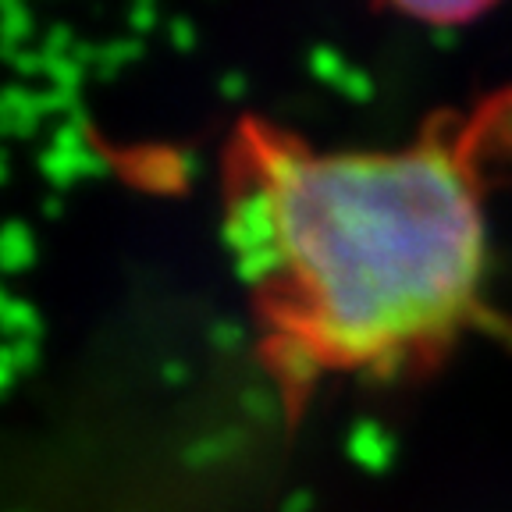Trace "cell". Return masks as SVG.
Segmentation results:
<instances>
[{
	"mask_svg": "<svg viewBox=\"0 0 512 512\" xmlns=\"http://www.w3.org/2000/svg\"><path fill=\"white\" fill-rule=\"evenodd\" d=\"M512 150V93L441 114L399 150L313 153L239 136L221 239L288 374H384L452 345L484 299V178Z\"/></svg>",
	"mask_w": 512,
	"mask_h": 512,
	"instance_id": "6da1fadb",
	"label": "cell"
},
{
	"mask_svg": "<svg viewBox=\"0 0 512 512\" xmlns=\"http://www.w3.org/2000/svg\"><path fill=\"white\" fill-rule=\"evenodd\" d=\"M388 4L406 11L409 18H420V22L459 25V22H470V18L484 15L495 0H388Z\"/></svg>",
	"mask_w": 512,
	"mask_h": 512,
	"instance_id": "7a4b0ae2",
	"label": "cell"
},
{
	"mask_svg": "<svg viewBox=\"0 0 512 512\" xmlns=\"http://www.w3.org/2000/svg\"><path fill=\"white\" fill-rule=\"evenodd\" d=\"M128 175L136 178L139 185H150V189H178L185 182L182 164H178V150H146L132 153L128 157Z\"/></svg>",
	"mask_w": 512,
	"mask_h": 512,
	"instance_id": "3957f363",
	"label": "cell"
},
{
	"mask_svg": "<svg viewBox=\"0 0 512 512\" xmlns=\"http://www.w3.org/2000/svg\"><path fill=\"white\" fill-rule=\"evenodd\" d=\"M79 153L82 150H75V153H64V150H54V146H47V150L40 153V171H43V178L47 182H54V185H72L75 178H82L79 175Z\"/></svg>",
	"mask_w": 512,
	"mask_h": 512,
	"instance_id": "277c9868",
	"label": "cell"
},
{
	"mask_svg": "<svg viewBox=\"0 0 512 512\" xmlns=\"http://www.w3.org/2000/svg\"><path fill=\"white\" fill-rule=\"evenodd\" d=\"M43 75L50 79V86H61V89H79L82 86V68L72 54H43Z\"/></svg>",
	"mask_w": 512,
	"mask_h": 512,
	"instance_id": "5b68a950",
	"label": "cell"
},
{
	"mask_svg": "<svg viewBox=\"0 0 512 512\" xmlns=\"http://www.w3.org/2000/svg\"><path fill=\"white\" fill-rule=\"evenodd\" d=\"M143 57V40L139 36H125V40H111V43H100V61L96 64H107V68H118L121 64H132Z\"/></svg>",
	"mask_w": 512,
	"mask_h": 512,
	"instance_id": "8992f818",
	"label": "cell"
},
{
	"mask_svg": "<svg viewBox=\"0 0 512 512\" xmlns=\"http://www.w3.org/2000/svg\"><path fill=\"white\" fill-rule=\"evenodd\" d=\"M32 36V11L25 8H11L0 15V43H25Z\"/></svg>",
	"mask_w": 512,
	"mask_h": 512,
	"instance_id": "52a82bcc",
	"label": "cell"
},
{
	"mask_svg": "<svg viewBox=\"0 0 512 512\" xmlns=\"http://www.w3.org/2000/svg\"><path fill=\"white\" fill-rule=\"evenodd\" d=\"M79 89H61V86H50V89H40V111L43 118H50V114H68L79 107Z\"/></svg>",
	"mask_w": 512,
	"mask_h": 512,
	"instance_id": "ba28073f",
	"label": "cell"
},
{
	"mask_svg": "<svg viewBox=\"0 0 512 512\" xmlns=\"http://www.w3.org/2000/svg\"><path fill=\"white\" fill-rule=\"evenodd\" d=\"M75 36H72V29L64 22H54L47 32H43V54H72V47H75Z\"/></svg>",
	"mask_w": 512,
	"mask_h": 512,
	"instance_id": "9c48e42d",
	"label": "cell"
},
{
	"mask_svg": "<svg viewBox=\"0 0 512 512\" xmlns=\"http://www.w3.org/2000/svg\"><path fill=\"white\" fill-rule=\"evenodd\" d=\"M50 146L54 150H64V153H75V150H86V132L75 125H68V121H61V125L50 132Z\"/></svg>",
	"mask_w": 512,
	"mask_h": 512,
	"instance_id": "30bf717a",
	"label": "cell"
},
{
	"mask_svg": "<svg viewBox=\"0 0 512 512\" xmlns=\"http://www.w3.org/2000/svg\"><path fill=\"white\" fill-rule=\"evenodd\" d=\"M153 25H157V8H146V4H132V11H128V29L136 32L139 40H143L146 32H153Z\"/></svg>",
	"mask_w": 512,
	"mask_h": 512,
	"instance_id": "8fae6325",
	"label": "cell"
},
{
	"mask_svg": "<svg viewBox=\"0 0 512 512\" xmlns=\"http://www.w3.org/2000/svg\"><path fill=\"white\" fill-rule=\"evenodd\" d=\"M168 36H171V47L175 50H192V43H196V32H192V25L185 22V18H171Z\"/></svg>",
	"mask_w": 512,
	"mask_h": 512,
	"instance_id": "7c38bea8",
	"label": "cell"
},
{
	"mask_svg": "<svg viewBox=\"0 0 512 512\" xmlns=\"http://www.w3.org/2000/svg\"><path fill=\"white\" fill-rule=\"evenodd\" d=\"M11 68H15L18 75H43V50H18Z\"/></svg>",
	"mask_w": 512,
	"mask_h": 512,
	"instance_id": "4fadbf2b",
	"label": "cell"
},
{
	"mask_svg": "<svg viewBox=\"0 0 512 512\" xmlns=\"http://www.w3.org/2000/svg\"><path fill=\"white\" fill-rule=\"evenodd\" d=\"M72 57L82 64V68H96V61H100V43L79 40V43L72 47Z\"/></svg>",
	"mask_w": 512,
	"mask_h": 512,
	"instance_id": "5bb4252c",
	"label": "cell"
},
{
	"mask_svg": "<svg viewBox=\"0 0 512 512\" xmlns=\"http://www.w3.org/2000/svg\"><path fill=\"white\" fill-rule=\"evenodd\" d=\"M178 164H182V175L185 178H192L196 171H200V157L192 150H178Z\"/></svg>",
	"mask_w": 512,
	"mask_h": 512,
	"instance_id": "9a60e30c",
	"label": "cell"
},
{
	"mask_svg": "<svg viewBox=\"0 0 512 512\" xmlns=\"http://www.w3.org/2000/svg\"><path fill=\"white\" fill-rule=\"evenodd\" d=\"M64 121H68V125H75V128H82V132H89V125H93V121H89V111H86V107H75V111L72 114H68V118H64Z\"/></svg>",
	"mask_w": 512,
	"mask_h": 512,
	"instance_id": "2e32d148",
	"label": "cell"
},
{
	"mask_svg": "<svg viewBox=\"0 0 512 512\" xmlns=\"http://www.w3.org/2000/svg\"><path fill=\"white\" fill-rule=\"evenodd\" d=\"M93 75H96V82H114V79H118V68H107V64H96Z\"/></svg>",
	"mask_w": 512,
	"mask_h": 512,
	"instance_id": "e0dca14e",
	"label": "cell"
},
{
	"mask_svg": "<svg viewBox=\"0 0 512 512\" xmlns=\"http://www.w3.org/2000/svg\"><path fill=\"white\" fill-rule=\"evenodd\" d=\"M18 50H22V47H15V43H0V61L11 64L18 57Z\"/></svg>",
	"mask_w": 512,
	"mask_h": 512,
	"instance_id": "ac0fdd59",
	"label": "cell"
},
{
	"mask_svg": "<svg viewBox=\"0 0 512 512\" xmlns=\"http://www.w3.org/2000/svg\"><path fill=\"white\" fill-rule=\"evenodd\" d=\"M221 89H224L228 96H239V93H242V79H235V75H232V79H224V82H221Z\"/></svg>",
	"mask_w": 512,
	"mask_h": 512,
	"instance_id": "d6986e66",
	"label": "cell"
},
{
	"mask_svg": "<svg viewBox=\"0 0 512 512\" xmlns=\"http://www.w3.org/2000/svg\"><path fill=\"white\" fill-rule=\"evenodd\" d=\"M43 214H50V217H54V214H61V203H57V196H50V200L43 203Z\"/></svg>",
	"mask_w": 512,
	"mask_h": 512,
	"instance_id": "ffe728a7",
	"label": "cell"
},
{
	"mask_svg": "<svg viewBox=\"0 0 512 512\" xmlns=\"http://www.w3.org/2000/svg\"><path fill=\"white\" fill-rule=\"evenodd\" d=\"M11 8H22V0H0V15H4V11H11Z\"/></svg>",
	"mask_w": 512,
	"mask_h": 512,
	"instance_id": "44dd1931",
	"label": "cell"
},
{
	"mask_svg": "<svg viewBox=\"0 0 512 512\" xmlns=\"http://www.w3.org/2000/svg\"><path fill=\"white\" fill-rule=\"evenodd\" d=\"M8 178V164H4V153H0V182Z\"/></svg>",
	"mask_w": 512,
	"mask_h": 512,
	"instance_id": "7402d4cb",
	"label": "cell"
},
{
	"mask_svg": "<svg viewBox=\"0 0 512 512\" xmlns=\"http://www.w3.org/2000/svg\"><path fill=\"white\" fill-rule=\"evenodd\" d=\"M132 4H146V8H153V4H157V0H132Z\"/></svg>",
	"mask_w": 512,
	"mask_h": 512,
	"instance_id": "603a6c76",
	"label": "cell"
}]
</instances>
